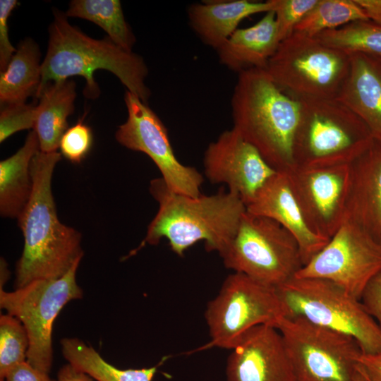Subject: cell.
Returning a JSON list of instances; mask_svg holds the SVG:
<instances>
[{
	"mask_svg": "<svg viewBox=\"0 0 381 381\" xmlns=\"http://www.w3.org/2000/svg\"><path fill=\"white\" fill-rule=\"evenodd\" d=\"M61 158L57 151L39 150L32 160V192L18 218L24 246L16 265V289L59 278L83 258L81 234L59 221L52 195V175Z\"/></svg>",
	"mask_w": 381,
	"mask_h": 381,
	"instance_id": "cell-1",
	"label": "cell"
},
{
	"mask_svg": "<svg viewBox=\"0 0 381 381\" xmlns=\"http://www.w3.org/2000/svg\"><path fill=\"white\" fill-rule=\"evenodd\" d=\"M150 192L159 203V210L139 248L146 243L157 245L165 238L171 250L179 256L200 241L205 242L207 250L220 255L246 211L240 197L229 190L192 197L170 190L159 178L151 181Z\"/></svg>",
	"mask_w": 381,
	"mask_h": 381,
	"instance_id": "cell-2",
	"label": "cell"
},
{
	"mask_svg": "<svg viewBox=\"0 0 381 381\" xmlns=\"http://www.w3.org/2000/svg\"><path fill=\"white\" fill-rule=\"evenodd\" d=\"M115 75L133 93L147 103L150 90L145 84L148 74L144 59L138 54L126 51L109 37L95 40L71 25L65 13L54 11L49 27V42L41 66V83L36 97L50 82H59L72 76H82L86 85L84 95L96 99L100 90L94 78L97 70Z\"/></svg>",
	"mask_w": 381,
	"mask_h": 381,
	"instance_id": "cell-3",
	"label": "cell"
},
{
	"mask_svg": "<svg viewBox=\"0 0 381 381\" xmlns=\"http://www.w3.org/2000/svg\"><path fill=\"white\" fill-rule=\"evenodd\" d=\"M233 128L277 171L296 167L294 142L300 102L282 91L266 69L238 73L231 102Z\"/></svg>",
	"mask_w": 381,
	"mask_h": 381,
	"instance_id": "cell-4",
	"label": "cell"
},
{
	"mask_svg": "<svg viewBox=\"0 0 381 381\" xmlns=\"http://www.w3.org/2000/svg\"><path fill=\"white\" fill-rule=\"evenodd\" d=\"M298 101L300 118L294 142L296 167L351 164L373 145L367 126L337 99Z\"/></svg>",
	"mask_w": 381,
	"mask_h": 381,
	"instance_id": "cell-5",
	"label": "cell"
},
{
	"mask_svg": "<svg viewBox=\"0 0 381 381\" xmlns=\"http://www.w3.org/2000/svg\"><path fill=\"white\" fill-rule=\"evenodd\" d=\"M286 316L308 320L349 335L363 353L381 352V329L361 300L335 283L294 277L276 287Z\"/></svg>",
	"mask_w": 381,
	"mask_h": 381,
	"instance_id": "cell-6",
	"label": "cell"
},
{
	"mask_svg": "<svg viewBox=\"0 0 381 381\" xmlns=\"http://www.w3.org/2000/svg\"><path fill=\"white\" fill-rule=\"evenodd\" d=\"M349 54L294 32L281 41L266 71L297 100L337 98L349 72Z\"/></svg>",
	"mask_w": 381,
	"mask_h": 381,
	"instance_id": "cell-7",
	"label": "cell"
},
{
	"mask_svg": "<svg viewBox=\"0 0 381 381\" xmlns=\"http://www.w3.org/2000/svg\"><path fill=\"white\" fill-rule=\"evenodd\" d=\"M226 267L277 287L303 267L294 236L277 222L246 211L220 255Z\"/></svg>",
	"mask_w": 381,
	"mask_h": 381,
	"instance_id": "cell-8",
	"label": "cell"
},
{
	"mask_svg": "<svg viewBox=\"0 0 381 381\" xmlns=\"http://www.w3.org/2000/svg\"><path fill=\"white\" fill-rule=\"evenodd\" d=\"M284 316L276 287L234 272L207 305L205 318L210 340L201 349L231 350L250 329L262 325L276 327Z\"/></svg>",
	"mask_w": 381,
	"mask_h": 381,
	"instance_id": "cell-9",
	"label": "cell"
},
{
	"mask_svg": "<svg viewBox=\"0 0 381 381\" xmlns=\"http://www.w3.org/2000/svg\"><path fill=\"white\" fill-rule=\"evenodd\" d=\"M276 328L296 381H353L362 353L355 339L301 316H284Z\"/></svg>",
	"mask_w": 381,
	"mask_h": 381,
	"instance_id": "cell-10",
	"label": "cell"
},
{
	"mask_svg": "<svg viewBox=\"0 0 381 381\" xmlns=\"http://www.w3.org/2000/svg\"><path fill=\"white\" fill-rule=\"evenodd\" d=\"M77 260L62 277L38 279L7 292L0 288V306L19 320L29 337L27 362L49 373L53 360L52 334L54 322L71 301L81 298L76 282Z\"/></svg>",
	"mask_w": 381,
	"mask_h": 381,
	"instance_id": "cell-11",
	"label": "cell"
},
{
	"mask_svg": "<svg viewBox=\"0 0 381 381\" xmlns=\"http://www.w3.org/2000/svg\"><path fill=\"white\" fill-rule=\"evenodd\" d=\"M381 272V244L346 219L326 245L296 274L339 285L361 300L370 280Z\"/></svg>",
	"mask_w": 381,
	"mask_h": 381,
	"instance_id": "cell-12",
	"label": "cell"
},
{
	"mask_svg": "<svg viewBox=\"0 0 381 381\" xmlns=\"http://www.w3.org/2000/svg\"><path fill=\"white\" fill-rule=\"evenodd\" d=\"M124 101L128 117L116 132V140L129 150L147 155L170 190L192 197L200 195L202 176L176 158L167 130L158 116L147 103L128 91Z\"/></svg>",
	"mask_w": 381,
	"mask_h": 381,
	"instance_id": "cell-13",
	"label": "cell"
},
{
	"mask_svg": "<svg viewBox=\"0 0 381 381\" xmlns=\"http://www.w3.org/2000/svg\"><path fill=\"white\" fill-rule=\"evenodd\" d=\"M286 174L307 224L329 240L346 219L350 164L296 167Z\"/></svg>",
	"mask_w": 381,
	"mask_h": 381,
	"instance_id": "cell-14",
	"label": "cell"
},
{
	"mask_svg": "<svg viewBox=\"0 0 381 381\" xmlns=\"http://www.w3.org/2000/svg\"><path fill=\"white\" fill-rule=\"evenodd\" d=\"M204 172L212 183H224L246 206L278 171L234 128L224 131L207 147Z\"/></svg>",
	"mask_w": 381,
	"mask_h": 381,
	"instance_id": "cell-15",
	"label": "cell"
},
{
	"mask_svg": "<svg viewBox=\"0 0 381 381\" xmlns=\"http://www.w3.org/2000/svg\"><path fill=\"white\" fill-rule=\"evenodd\" d=\"M227 381H296L280 332L258 325L231 349L226 368Z\"/></svg>",
	"mask_w": 381,
	"mask_h": 381,
	"instance_id": "cell-16",
	"label": "cell"
},
{
	"mask_svg": "<svg viewBox=\"0 0 381 381\" xmlns=\"http://www.w3.org/2000/svg\"><path fill=\"white\" fill-rule=\"evenodd\" d=\"M246 207L249 213L273 219L294 236L303 266L329 241L315 234L307 224L286 173L277 172L270 178Z\"/></svg>",
	"mask_w": 381,
	"mask_h": 381,
	"instance_id": "cell-17",
	"label": "cell"
},
{
	"mask_svg": "<svg viewBox=\"0 0 381 381\" xmlns=\"http://www.w3.org/2000/svg\"><path fill=\"white\" fill-rule=\"evenodd\" d=\"M346 219L381 244V143L373 145L350 164Z\"/></svg>",
	"mask_w": 381,
	"mask_h": 381,
	"instance_id": "cell-18",
	"label": "cell"
},
{
	"mask_svg": "<svg viewBox=\"0 0 381 381\" xmlns=\"http://www.w3.org/2000/svg\"><path fill=\"white\" fill-rule=\"evenodd\" d=\"M349 72L336 99L353 111L381 143V58L350 53Z\"/></svg>",
	"mask_w": 381,
	"mask_h": 381,
	"instance_id": "cell-19",
	"label": "cell"
},
{
	"mask_svg": "<svg viewBox=\"0 0 381 381\" xmlns=\"http://www.w3.org/2000/svg\"><path fill=\"white\" fill-rule=\"evenodd\" d=\"M273 8L272 0L211 1L190 4L187 13L190 26L198 37L206 45L217 50L238 29L244 18L273 11Z\"/></svg>",
	"mask_w": 381,
	"mask_h": 381,
	"instance_id": "cell-20",
	"label": "cell"
},
{
	"mask_svg": "<svg viewBox=\"0 0 381 381\" xmlns=\"http://www.w3.org/2000/svg\"><path fill=\"white\" fill-rule=\"evenodd\" d=\"M279 43L275 13L270 11L252 26L238 28L216 52L219 62L238 74L265 69Z\"/></svg>",
	"mask_w": 381,
	"mask_h": 381,
	"instance_id": "cell-21",
	"label": "cell"
},
{
	"mask_svg": "<svg viewBox=\"0 0 381 381\" xmlns=\"http://www.w3.org/2000/svg\"><path fill=\"white\" fill-rule=\"evenodd\" d=\"M40 150L36 132H30L23 145L12 156L0 162V212L16 218L26 207L32 192L31 163Z\"/></svg>",
	"mask_w": 381,
	"mask_h": 381,
	"instance_id": "cell-22",
	"label": "cell"
},
{
	"mask_svg": "<svg viewBox=\"0 0 381 381\" xmlns=\"http://www.w3.org/2000/svg\"><path fill=\"white\" fill-rule=\"evenodd\" d=\"M75 83L64 80L47 83L37 97V117L34 128L43 152H56L68 128V117L74 111Z\"/></svg>",
	"mask_w": 381,
	"mask_h": 381,
	"instance_id": "cell-23",
	"label": "cell"
},
{
	"mask_svg": "<svg viewBox=\"0 0 381 381\" xmlns=\"http://www.w3.org/2000/svg\"><path fill=\"white\" fill-rule=\"evenodd\" d=\"M40 52L30 38L20 42L7 68L0 73L1 106L25 103L37 95L41 83Z\"/></svg>",
	"mask_w": 381,
	"mask_h": 381,
	"instance_id": "cell-24",
	"label": "cell"
},
{
	"mask_svg": "<svg viewBox=\"0 0 381 381\" xmlns=\"http://www.w3.org/2000/svg\"><path fill=\"white\" fill-rule=\"evenodd\" d=\"M61 344L68 363L95 381H152L157 371L158 365L140 369L117 368L78 338H64Z\"/></svg>",
	"mask_w": 381,
	"mask_h": 381,
	"instance_id": "cell-25",
	"label": "cell"
},
{
	"mask_svg": "<svg viewBox=\"0 0 381 381\" xmlns=\"http://www.w3.org/2000/svg\"><path fill=\"white\" fill-rule=\"evenodd\" d=\"M65 14L67 17L80 18L97 24L114 44L133 52L135 37L125 20L119 1L73 0Z\"/></svg>",
	"mask_w": 381,
	"mask_h": 381,
	"instance_id": "cell-26",
	"label": "cell"
},
{
	"mask_svg": "<svg viewBox=\"0 0 381 381\" xmlns=\"http://www.w3.org/2000/svg\"><path fill=\"white\" fill-rule=\"evenodd\" d=\"M358 20H370L355 0H318L294 32L316 37L325 31Z\"/></svg>",
	"mask_w": 381,
	"mask_h": 381,
	"instance_id": "cell-27",
	"label": "cell"
},
{
	"mask_svg": "<svg viewBox=\"0 0 381 381\" xmlns=\"http://www.w3.org/2000/svg\"><path fill=\"white\" fill-rule=\"evenodd\" d=\"M317 37L323 44L347 54L363 53L381 58V25L358 20L325 31Z\"/></svg>",
	"mask_w": 381,
	"mask_h": 381,
	"instance_id": "cell-28",
	"label": "cell"
},
{
	"mask_svg": "<svg viewBox=\"0 0 381 381\" xmlns=\"http://www.w3.org/2000/svg\"><path fill=\"white\" fill-rule=\"evenodd\" d=\"M29 337L25 328L16 317L0 316V379L11 369L27 361Z\"/></svg>",
	"mask_w": 381,
	"mask_h": 381,
	"instance_id": "cell-29",
	"label": "cell"
},
{
	"mask_svg": "<svg viewBox=\"0 0 381 381\" xmlns=\"http://www.w3.org/2000/svg\"><path fill=\"white\" fill-rule=\"evenodd\" d=\"M1 107V143L18 131L34 129L37 117V105L18 103Z\"/></svg>",
	"mask_w": 381,
	"mask_h": 381,
	"instance_id": "cell-30",
	"label": "cell"
},
{
	"mask_svg": "<svg viewBox=\"0 0 381 381\" xmlns=\"http://www.w3.org/2000/svg\"><path fill=\"white\" fill-rule=\"evenodd\" d=\"M279 41L289 37L318 0H272Z\"/></svg>",
	"mask_w": 381,
	"mask_h": 381,
	"instance_id": "cell-31",
	"label": "cell"
},
{
	"mask_svg": "<svg viewBox=\"0 0 381 381\" xmlns=\"http://www.w3.org/2000/svg\"><path fill=\"white\" fill-rule=\"evenodd\" d=\"M93 145L92 129L83 119L68 128L62 135L59 147L61 155L73 163L81 162L89 154Z\"/></svg>",
	"mask_w": 381,
	"mask_h": 381,
	"instance_id": "cell-32",
	"label": "cell"
},
{
	"mask_svg": "<svg viewBox=\"0 0 381 381\" xmlns=\"http://www.w3.org/2000/svg\"><path fill=\"white\" fill-rule=\"evenodd\" d=\"M18 4L16 0L0 1V68L4 71L7 68L11 58L16 52L8 37V19Z\"/></svg>",
	"mask_w": 381,
	"mask_h": 381,
	"instance_id": "cell-33",
	"label": "cell"
},
{
	"mask_svg": "<svg viewBox=\"0 0 381 381\" xmlns=\"http://www.w3.org/2000/svg\"><path fill=\"white\" fill-rule=\"evenodd\" d=\"M361 301L381 329V272L368 283Z\"/></svg>",
	"mask_w": 381,
	"mask_h": 381,
	"instance_id": "cell-34",
	"label": "cell"
},
{
	"mask_svg": "<svg viewBox=\"0 0 381 381\" xmlns=\"http://www.w3.org/2000/svg\"><path fill=\"white\" fill-rule=\"evenodd\" d=\"M48 374L25 361L11 369L0 381H53Z\"/></svg>",
	"mask_w": 381,
	"mask_h": 381,
	"instance_id": "cell-35",
	"label": "cell"
},
{
	"mask_svg": "<svg viewBox=\"0 0 381 381\" xmlns=\"http://www.w3.org/2000/svg\"><path fill=\"white\" fill-rule=\"evenodd\" d=\"M358 369L368 381H381V352L361 353L358 358Z\"/></svg>",
	"mask_w": 381,
	"mask_h": 381,
	"instance_id": "cell-36",
	"label": "cell"
},
{
	"mask_svg": "<svg viewBox=\"0 0 381 381\" xmlns=\"http://www.w3.org/2000/svg\"><path fill=\"white\" fill-rule=\"evenodd\" d=\"M57 381H95V380L68 363L59 370Z\"/></svg>",
	"mask_w": 381,
	"mask_h": 381,
	"instance_id": "cell-37",
	"label": "cell"
},
{
	"mask_svg": "<svg viewBox=\"0 0 381 381\" xmlns=\"http://www.w3.org/2000/svg\"><path fill=\"white\" fill-rule=\"evenodd\" d=\"M363 9L368 19L381 25V0H355Z\"/></svg>",
	"mask_w": 381,
	"mask_h": 381,
	"instance_id": "cell-38",
	"label": "cell"
},
{
	"mask_svg": "<svg viewBox=\"0 0 381 381\" xmlns=\"http://www.w3.org/2000/svg\"><path fill=\"white\" fill-rule=\"evenodd\" d=\"M353 381H368L363 374L356 368Z\"/></svg>",
	"mask_w": 381,
	"mask_h": 381,
	"instance_id": "cell-39",
	"label": "cell"
}]
</instances>
